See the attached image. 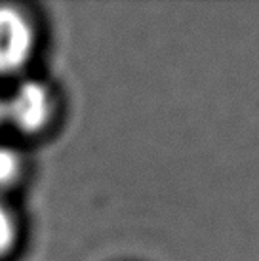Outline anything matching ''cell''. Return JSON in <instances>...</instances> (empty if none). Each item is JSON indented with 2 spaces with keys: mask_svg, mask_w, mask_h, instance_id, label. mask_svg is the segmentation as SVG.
Returning <instances> with one entry per match:
<instances>
[{
  "mask_svg": "<svg viewBox=\"0 0 259 261\" xmlns=\"http://www.w3.org/2000/svg\"><path fill=\"white\" fill-rule=\"evenodd\" d=\"M51 107L50 90L36 80H25L4 101V120L8 118L17 130L33 134L50 120Z\"/></svg>",
  "mask_w": 259,
  "mask_h": 261,
  "instance_id": "obj_1",
  "label": "cell"
},
{
  "mask_svg": "<svg viewBox=\"0 0 259 261\" xmlns=\"http://www.w3.org/2000/svg\"><path fill=\"white\" fill-rule=\"evenodd\" d=\"M33 51V29L25 15L12 6H0V74L19 71Z\"/></svg>",
  "mask_w": 259,
  "mask_h": 261,
  "instance_id": "obj_2",
  "label": "cell"
},
{
  "mask_svg": "<svg viewBox=\"0 0 259 261\" xmlns=\"http://www.w3.org/2000/svg\"><path fill=\"white\" fill-rule=\"evenodd\" d=\"M21 170L19 154L10 147H0V187L10 185L17 179Z\"/></svg>",
  "mask_w": 259,
  "mask_h": 261,
  "instance_id": "obj_3",
  "label": "cell"
},
{
  "mask_svg": "<svg viewBox=\"0 0 259 261\" xmlns=\"http://www.w3.org/2000/svg\"><path fill=\"white\" fill-rule=\"evenodd\" d=\"M15 240V223L12 214L4 204L0 202V257L14 246Z\"/></svg>",
  "mask_w": 259,
  "mask_h": 261,
  "instance_id": "obj_4",
  "label": "cell"
},
{
  "mask_svg": "<svg viewBox=\"0 0 259 261\" xmlns=\"http://www.w3.org/2000/svg\"><path fill=\"white\" fill-rule=\"evenodd\" d=\"M4 120V101H0V124Z\"/></svg>",
  "mask_w": 259,
  "mask_h": 261,
  "instance_id": "obj_5",
  "label": "cell"
}]
</instances>
